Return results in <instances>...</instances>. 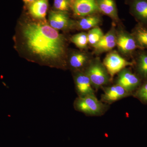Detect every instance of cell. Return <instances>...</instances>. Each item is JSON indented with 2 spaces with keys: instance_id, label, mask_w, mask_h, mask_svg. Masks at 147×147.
Returning <instances> with one entry per match:
<instances>
[{
  "instance_id": "obj_3",
  "label": "cell",
  "mask_w": 147,
  "mask_h": 147,
  "mask_svg": "<svg viewBox=\"0 0 147 147\" xmlns=\"http://www.w3.org/2000/svg\"><path fill=\"white\" fill-rule=\"evenodd\" d=\"M84 71L90 79L96 92L112 82L108 71L99 58L92 59Z\"/></svg>"
},
{
  "instance_id": "obj_6",
  "label": "cell",
  "mask_w": 147,
  "mask_h": 147,
  "mask_svg": "<svg viewBox=\"0 0 147 147\" xmlns=\"http://www.w3.org/2000/svg\"><path fill=\"white\" fill-rule=\"evenodd\" d=\"M48 23L52 28L58 31H67L74 28V21L70 18L68 12L50 10Z\"/></svg>"
},
{
  "instance_id": "obj_17",
  "label": "cell",
  "mask_w": 147,
  "mask_h": 147,
  "mask_svg": "<svg viewBox=\"0 0 147 147\" xmlns=\"http://www.w3.org/2000/svg\"><path fill=\"white\" fill-rule=\"evenodd\" d=\"M102 18L99 13H95L79 18V20L74 21V28L79 30H87L96 27L98 26L101 24Z\"/></svg>"
},
{
  "instance_id": "obj_21",
  "label": "cell",
  "mask_w": 147,
  "mask_h": 147,
  "mask_svg": "<svg viewBox=\"0 0 147 147\" xmlns=\"http://www.w3.org/2000/svg\"><path fill=\"white\" fill-rule=\"evenodd\" d=\"M132 96L143 104L147 105V81L142 83Z\"/></svg>"
},
{
  "instance_id": "obj_19",
  "label": "cell",
  "mask_w": 147,
  "mask_h": 147,
  "mask_svg": "<svg viewBox=\"0 0 147 147\" xmlns=\"http://www.w3.org/2000/svg\"><path fill=\"white\" fill-rule=\"evenodd\" d=\"M87 34L88 44L92 47L100 41L104 35L99 26L90 29Z\"/></svg>"
},
{
  "instance_id": "obj_13",
  "label": "cell",
  "mask_w": 147,
  "mask_h": 147,
  "mask_svg": "<svg viewBox=\"0 0 147 147\" xmlns=\"http://www.w3.org/2000/svg\"><path fill=\"white\" fill-rule=\"evenodd\" d=\"M117 32L115 26L113 25L110 30L104 35L100 41L93 47L94 53L101 54L110 52L117 45Z\"/></svg>"
},
{
  "instance_id": "obj_23",
  "label": "cell",
  "mask_w": 147,
  "mask_h": 147,
  "mask_svg": "<svg viewBox=\"0 0 147 147\" xmlns=\"http://www.w3.org/2000/svg\"><path fill=\"white\" fill-rule=\"evenodd\" d=\"M25 3V6L28 5L34 2L37 0H22Z\"/></svg>"
},
{
  "instance_id": "obj_8",
  "label": "cell",
  "mask_w": 147,
  "mask_h": 147,
  "mask_svg": "<svg viewBox=\"0 0 147 147\" xmlns=\"http://www.w3.org/2000/svg\"><path fill=\"white\" fill-rule=\"evenodd\" d=\"M120 52L126 56L134 55L138 46L131 33L122 30L117 32V45Z\"/></svg>"
},
{
  "instance_id": "obj_16",
  "label": "cell",
  "mask_w": 147,
  "mask_h": 147,
  "mask_svg": "<svg viewBox=\"0 0 147 147\" xmlns=\"http://www.w3.org/2000/svg\"><path fill=\"white\" fill-rule=\"evenodd\" d=\"M96 3L100 13L109 16L114 22H119L115 0H96Z\"/></svg>"
},
{
  "instance_id": "obj_10",
  "label": "cell",
  "mask_w": 147,
  "mask_h": 147,
  "mask_svg": "<svg viewBox=\"0 0 147 147\" xmlns=\"http://www.w3.org/2000/svg\"><path fill=\"white\" fill-rule=\"evenodd\" d=\"M75 89L78 96L95 95L94 89L90 79L84 71L74 72Z\"/></svg>"
},
{
  "instance_id": "obj_5",
  "label": "cell",
  "mask_w": 147,
  "mask_h": 147,
  "mask_svg": "<svg viewBox=\"0 0 147 147\" xmlns=\"http://www.w3.org/2000/svg\"><path fill=\"white\" fill-rule=\"evenodd\" d=\"M142 83V79L135 72L126 67L118 74L116 84L119 85L133 96Z\"/></svg>"
},
{
  "instance_id": "obj_9",
  "label": "cell",
  "mask_w": 147,
  "mask_h": 147,
  "mask_svg": "<svg viewBox=\"0 0 147 147\" xmlns=\"http://www.w3.org/2000/svg\"><path fill=\"white\" fill-rule=\"evenodd\" d=\"M103 93L101 95L100 100L108 105L132 96L119 85L115 84L113 86L102 87Z\"/></svg>"
},
{
  "instance_id": "obj_14",
  "label": "cell",
  "mask_w": 147,
  "mask_h": 147,
  "mask_svg": "<svg viewBox=\"0 0 147 147\" xmlns=\"http://www.w3.org/2000/svg\"><path fill=\"white\" fill-rule=\"evenodd\" d=\"M48 6V0H37L29 5L26 6V13L34 19L45 21L46 20Z\"/></svg>"
},
{
  "instance_id": "obj_1",
  "label": "cell",
  "mask_w": 147,
  "mask_h": 147,
  "mask_svg": "<svg viewBox=\"0 0 147 147\" xmlns=\"http://www.w3.org/2000/svg\"><path fill=\"white\" fill-rule=\"evenodd\" d=\"M13 40L15 50L29 61L61 69L68 67L67 40L47 20H36L25 13L17 22Z\"/></svg>"
},
{
  "instance_id": "obj_4",
  "label": "cell",
  "mask_w": 147,
  "mask_h": 147,
  "mask_svg": "<svg viewBox=\"0 0 147 147\" xmlns=\"http://www.w3.org/2000/svg\"><path fill=\"white\" fill-rule=\"evenodd\" d=\"M113 81L114 76L128 66L133 67L134 61H129L122 57L116 50L110 51L102 62Z\"/></svg>"
},
{
  "instance_id": "obj_7",
  "label": "cell",
  "mask_w": 147,
  "mask_h": 147,
  "mask_svg": "<svg viewBox=\"0 0 147 147\" xmlns=\"http://www.w3.org/2000/svg\"><path fill=\"white\" fill-rule=\"evenodd\" d=\"M71 11L74 16L79 18L100 13L96 0H71Z\"/></svg>"
},
{
  "instance_id": "obj_22",
  "label": "cell",
  "mask_w": 147,
  "mask_h": 147,
  "mask_svg": "<svg viewBox=\"0 0 147 147\" xmlns=\"http://www.w3.org/2000/svg\"><path fill=\"white\" fill-rule=\"evenodd\" d=\"M54 10L68 12L71 10V0H54Z\"/></svg>"
},
{
  "instance_id": "obj_18",
  "label": "cell",
  "mask_w": 147,
  "mask_h": 147,
  "mask_svg": "<svg viewBox=\"0 0 147 147\" xmlns=\"http://www.w3.org/2000/svg\"><path fill=\"white\" fill-rule=\"evenodd\" d=\"M131 34L136 41L139 50H147V26L138 23Z\"/></svg>"
},
{
  "instance_id": "obj_20",
  "label": "cell",
  "mask_w": 147,
  "mask_h": 147,
  "mask_svg": "<svg viewBox=\"0 0 147 147\" xmlns=\"http://www.w3.org/2000/svg\"><path fill=\"white\" fill-rule=\"evenodd\" d=\"M70 40L79 49H86L88 44V34L84 32L77 34L71 37Z\"/></svg>"
},
{
  "instance_id": "obj_2",
  "label": "cell",
  "mask_w": 147,
  "mask_h": 147,
  "mask_svg": "<svg viewBox=\"0 0 147 147\" xmlns=\"http://www.w3.org/2000/svg\"><path fill=\"white\" fill-rule=\"evenodd\" d=\"M74 109L86 115L99 117L104 115L110 108V105L98 100L95 95L78 96L74 102Z\"/></svg>"
},
{
  "instance_id": "obj_12",
  "label": "cell",
  "mask_w": 147,
  "mask_h": 147,
  "mask_svg": "<svg viewBox=\"0 0 147 147\" xmlns=\"http://www.w3.org/2000/svg\"><path fill=\"white\" fill-rule=\"evenodd\" d=\"M92 59L86 53L82 51H74L68 54L67 66L73 72L84 71Z\"/></svg>"
},
{
  "instance_id": "obj_11",
  "label": "cell",
  "mask_w": 147,
  "mask_h": 147,
  "mask_svg": "<svg viewBox=\"0 0 147 147\" xmlns=\"http://www.w3.org/2000/svg\"><path fill=\"white\" fill-rule=\"evenodd\" d=\"M125 3L138 23L147 26V0H125Z\"/></svg>"
},
{
  "instance_id": "obj_15",
  "label": "cell",
  "mask_w": 147,
  "mask_h": 147,
  "mask_svg": "<svg viewBox=\"0 0 147 147\" xmlns=\"http://www.w3.org/2000/svg\"><path fill=\"white\" fill-rule=\"evenodd\" d=\"M134 72L142 81H147V51L139 50L134 56Z\"/></svg>"
}]
</instances>
